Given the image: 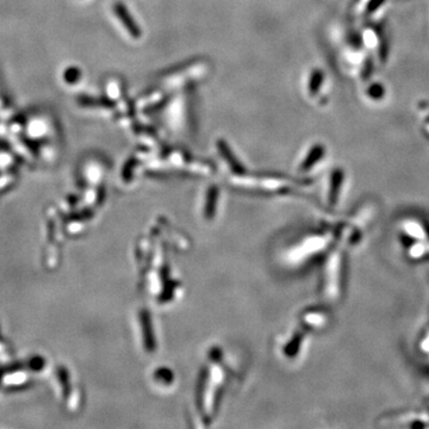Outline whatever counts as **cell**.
Wrapping results in <instances>:
<instances>
[{
    "mask_svg": "<svg viewBox=\"0 0 429 429\" xmlns=\"http://www.w3.org/2000/svg\"><path fill=\"white\" fill-rule=\"evenodd\" d=\"M114 10H115V13L118 17V19L121 20V23L124 25L126 31H128V33L131 35L133 38H139L142 33H141L140 26L137 25L135 19H133L131 15H130L128 9H126V6L124 4H122V3H116V4L114 5Z\"/></svg>",
    "mask_w": 429,
    "mask_h": 429,
    "instance_id": "1",
    "label": "cell"
},
{
    "mask_svg": "<svg viewBox=\"0 0 429 429\" xmlns=\"http://www.w3.org/2000/svg\"><path fill=\"white\" fill-rule=\"evenodd\" d=\"M217 147H219L220 152L223 155L224 159H226L228 161V164L230 165L231 170H233L235 173H244V171H245L244 167H242L240 163L236 160V157H235L233 152H231L230 147L228 146V143L226 142V141L224 140L217 141Z\"/></svg>",
    "mask_w": 429,
    "mask_h": 429,
    "instance_id": "2",
    "label": "cell"
},
{
    "mask_svg": "<svg viewBox=\"0 0 429 429\" xmlns=\"http://www.w3.org/2000/svg\"><path fill=\"white\" fill-rule=\"evenodd\" d=\"M323 80V75L319 70H314L311 74L310 83H309V90H310L311 93H316L321 86V83Z\"/></svg>",
    "mask_w": 429,
    "mask_h": 429,
    "instance_id": "3",
    "label": "cell"
},
{
    "mask_svg": "<svg viewBox=\"0 0 429 429\" xmlns=\"http://www.w3.org/2000/svg\"><path fill=\"white\" fill-rule=\"evenodd\" d=\"M322 155V148L319 146H316L315 148H312V150L310 152V154H309V156H308V159L305 160V163H304V168H308V167H310L312 164L315 163L316 160L318 159L319 156Z\"/></svg>",
    "mask_w": 429,
    "mask_h": 429,
    "instance_id": "4",
    "label": "cell"
}]
</instances>
